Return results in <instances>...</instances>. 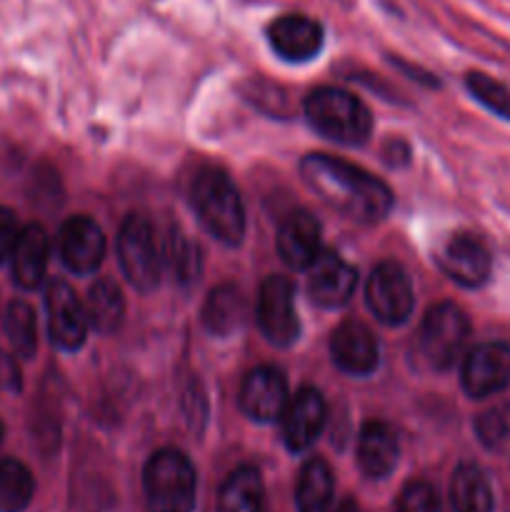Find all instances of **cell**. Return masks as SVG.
Listing matches in <instances>:
<instances>
[{"label": "cell", "mask_w": 510, "mask_h": 512, "mask_svg": "<svg viewBox=\"0 0 510 512\" xmlns=\"http://www.w3.org/2000/svg\"><path fill=\"white\" fill-rule=\"evenodd\" d=\"M120 270L133 288L150 293L158 288L163 275V250L155 230L143 215H128L118 235Z\"/></svg>", "instance_id": "8992f818"}, {"label": "cell", "mask_w": 510, "mask_h": 512, "mask_svg": "<svg viewBox=\"0 0 510 512\" xmlns=\"http://www.w3.org/2000/svg\"><path fill=\"white\" fill-rule=\"evenodd\" d=\"M148 512H193L198 495L195 468L180 450L163 448L143 470Z\"/></svg>", "instance_id": "277c9868"}, {"label": "cell", "mask_w": 510, "mask_h": 512, "mask_svg": "<svg viewBox=\"0 0 510 512\" xmlns=\"http://www.w3.org/2000/svg\"><path fill=\"white\" fill-rule=\"evenodd\" d=\"M190 203L203 228L225 245H240L245 235V208L233 180L218 168H203L190 185Z\"/></svg>", "instance_id": "7a4b0ae2"}, {"label": "cell", "mask_w": 510, "mask_h": 512, "mask_svg": "<svg viewBox=\"0 0 510 512\" xmlns=\"http://www.w3.org/2000/svg\"><path fill=\"white\" fill-rule=\"evenodd\" d=\"M450 503L455 512H493V488L480 465L460 463L455 468L450 480Z\"/></svg>", "instance_id": "44dd1931"}, {"label": "cell", "mask_w": 510, "mask_h": 512, "mask_svg": "<svg viewBox=\"0 0 510 512\" xmlns=\"http://www.w3.org/2000/svg\"><path fill=\"white\" fill-rule=\"evenodd\" d=\"M160 250H163V268L168 265L180 283H190V280L198 278V270H200L198 245L190 243L180 230H170L165 243L160 245Z\"/></svg>", "instance_id": "83f0119b"}, {"label": "cell", "mask_w": 510, "mask_h": 512, "mask_svg": "<svg viewBox=\"0 0 510 512\" xmlns=\"http://www.w3.org/2000/svg\"><path fill=\"white\" fill-rule=\"evenodd\" d=\"M3 433H5V430H3V423H0V443H3Z\"/></svg>", "instance_id": "e575fe53"}, {"label": "cell", "mask_w": 510, "mask_h": 512, "mask_svg": "<svg viewBox=\"0 0 510 512\" xmlns=\"http://www.w3.org/2000/svg\"><path fill=\"white\" fill-rule=\"evenodd\" d=\"M85 313L90 328L98 330L100 335L118 333L125 320V298L118 285L108 278L95 280L85 298Z\"/></svg>", "instance_id": "603a6c76"}, {"label": "cell", "mask_w": 510, "mask_h": 512, "mask_svg": "<svg viewBox=\"0 0 510 512\" xmlns=\"http://www.w3.org/2000/svg\"><path fill=\"white\" fill-rule=\"evenodd\" d=\"M400 458V443L395 430L383 420L363 425L358 438V465L368 478H388Z\"/></svg>", "instance_id": "d6986e66"}, {"label": "cell", "mask_w": 510, "mask_h": 512, "mask_svg": "<svg viewBox=\"0 0 510 512\" xmlns=\"http://www.w3.org/2000/svg\"><path fill=\"white\" fill-rule=\"evenodd\" d=\"M465 85H468L470 95H473L483 108H488L490 113H495L498 118L510 120V90L505 88L503 83L493 80L490 75L473 70V73L465 75Z\"/></svg>", "instance_id": "f1b7e54d"}, {"label": "cell", "mask_w": 510, "mask_h": 512, "mask_svg": "<svg viewBox=\"0 0 510 512\" xmlns=\"http://www.w3.org/2000/svg\"><path fill=\"white\" fill-rule=\"evenodd\" d=\"M245 320V300L235 285H218L210 290L208 300L203 308V323L213 335L235 333Z\"/></svg>", "instance_id": "d4e9b609"}, {"label": "cell", "mask_w": 510, "mask_h": 512, "mask_svg": "<svg viewBox=\"0 0 510 512\" xmlns=\"http://www.w3.org/2000/svg\"><path fill=\"white\" fill-rule=\"evenodd\" d=\"M323 225L308 210H295L280 223L278 253L293 270H308L323 253Z\"/></svg>", "instance_id": "ac0fdd59"}, {"label": "cell", "mask_w": 510, "mask_h": 512, "mask_svg": "<svg viewBox=\"0 0 510 512\" xmlns=\"http://www.w3.org/2000/svg\"><path fill=\"white\" fill-rule=\"evenodd\" d=\"M220 512H265V488L258 468L243 465L233 470L218 495Z\"/></svg>", "instance_id": "7402d4cb"}, {"label": "cell", "mask_w": 510, "mask_h": 512, "mask_svg": "<svg viewBox=\"0 0 510 512\" xmlns=\"http://www.w3.org/2000/svg\"><path fill=\"white\" fill-rule=\"evenodd\" d=\"M335 512H360V508H358V503H355L353 498H345L343 503L338 505V510Z\"/></svg>", "instance_id": "836d02e7"}, {"label": "cell", "mask_w": 510, "mask_h": 512, "mask_svg": "<svg viewBox=\"0 0 510 512\" xmlns=\"http://www.w3.org/2000/svg\"><path fill=\"white\" fill-rule=\"evenodd\" d=\"M438 265L453 283L463 288H480L488 283L493 258L490 250L478 235L458 233L440 248Z\"/></svg>", "instance_id": "4fadbf2b"}, {"label": "cell", "mask_w": 510, "mask_h": 512, "mask_svg": "<svg viewBox=\"0 0 510 512\" xmlns=\"http://www.w3.org/2000/svg\"><path fill=\"white\" fill-rule=\"evenodd\" d=\"M258 325L265 340L275 348H290L300 335L298 310H295L293 283L283 275H268L258 290Z\"/></svg>", "instance_id": "52a82bcc"}, {"label": "cell", "mask_w": 510, "mask_h": 512, "mask_svg": "<svg viewBox=\"0 0 510 512\" xmlns=\"http://www.w3.org/2000/svg\"><path fill=\"white\" fill-rule=\"evenodd\" d=\"M333 473L323 458H313L300 468L295 485L298 512H330L333 503Z\"/></svg>", "instance_id": "cb8c5ba5"}, {"label": "cell", "mask_w": 510, "mask_h": 512, "mask_svg": "<svg viewBox=\"0 0 510 512\" xmlns=\"http://www.w3.org/2000/svg\"><path fill=\"white\" fill-rule=\"evenodd\" d=\"M330 358L345 375L365 378L380 365V345L368 325L360 320H343L330 338Z\"/></svg>", "instance_id": "5bb4252c"}, {"label": "cell", "mask_w": 510, "mask_h": 512, "mask_svg": "<svg viewBox=\"0 0 510 512\" xmlns=\"http://www.w3.org/2000/svg\"><path fill=\"white\" fill-rule=\"evenodd\" d=\"M35 493V480L20 460H0V512H23Z\"/></svg>", "instance_id": "484cf974"}, {"label": "cell", "mask_w": 510, "mask_h": 512, "mask_svg": "<svg viewBox=\"0 0 510 512\" xmlns=\"http://www.w3.org/2000/svg\"><path fill=\"white\" fill-rule=\"evenodd\" d=\"M20 388H23V375H20L18 360L8 353H0V390L20 393Z\"/></svg>", "instance_id": "d6a6232c"}, {"label": "cell", "mask_w": 510, "mask_h": 512, "mask_svg": "<svg viewBox=\"0 0 510 512\" xmlns=\"http://www.w3.org/2000/svg\"><path fill=\"white\" fill-rule=\"evenodd\" d=\"M305 118L323 138L340 145H363L373 130V115L358 95L320 85L305 98Z\"/></svg>", "instance_id": "3957f363"}, {"label": "cell", "mask_w": 510, "mask_h": 512, "mask_svg": "<svg viewBox=\"0 0 510 512\" xmlns=\"http://www.w3.org/2000/svg\"><path fill=\"white\" fill-rule=\"evenodd\" d=\"M463 390L475 400L490 398L503 393L510 385V345L508 343H483L475 345L463 360L460 370Z\"/></svg>", "instance_id": "30bf717a"}, {"label": "cell", "mask_w": 510, "mask_h": 512, "mask_svg": "<svg viewBox=\"0 0 510 512\" xmlns=\"http://www.w3.org/2000/svg\"><path fill=\"white\" fill-rule=\"evenodd\" d=\"M268 43L288 63H308L323 48V25L303 13H285L268 25Z\"/></svg>", "instance_id": "2e32d148"}, {"label": "cell", "mask_w": 510, "mask_h": 512, "mask_svg": "<svg viewBox=\"0 0 510 512\" xmlns=\"http://www.w3.org/2000/svg\"><path fill=\"white\" fill-rule=\"evenodd\" d=\"M395 512H445L443 503H440L438 490L430 483H408L400 493L398 505H395Z\"/></svg>", "instance_id": "4dcf8cb0"}, {"label": "cell", "mask_w": 510, "mask_h": 512, "mask_svg": "<svg viewBox=\"0 0 510 512\" xmlns=\"http://www.w3.org/2000/svg\"><path fill=\"white\" fill-rule=\"evenodd\" d=\"M105 250V235L95 220L85 218V215H75V218L65 220L58 235V253L65 268L75 275H90L103 265Z\"/></svg>", "instance_id": "8fae6325"}, {"label": "cell", "mask_w": 510, "mask_h": 512, "mask_svg": "<svg viewBox=\"0 0 510 512\" xmlns=\"http://www.w3.org/2000/svg\"><path fill=\"white\" fill-rule=\"evenodd\" d=\"M288 400V380H285L283 370L273 368V365H260V368L250 370L240 385V410L258 423L278 420Z\"/></svg>", "instance_id": "7c38bea8"}, {"label": "cell", "mask_w": 510, "mask_h": 512, "mask_svg": "<svg viewBox=\"0 0 510 512\" xmlns=\"http://www.w3.org/2000/svg\"><path fill=\"white\" fill-rule=\"evenodd\" d=\"M325 418H328V408H325V398L320 395V390L310 388V385L300 388L280 415L283 440L290 453L308 450L323 433Z\"/></svg>", "instance_id": "9a60e30c"}, {"label": "cell", "mask_w": 510, "mask_h": 512, "mask_svg": "<svg viewBox=\"0 0 510 512\" xmlns=\"http://www.w3.org/2000/svg\"><path fill=\"white\" fill-rule=\"evenodd\" d=\"M470 338V320L455 303H438L420 323L415 353L430 370H450Z\"/></svg>", "instance_id": "5b68a950"}, {"label": "cell", "mask_w": 510, "mask_h": 512, "mask_svg": "<svg viewBox=\"0 0 510 512\" xmlns=\"http://www.w3.org/2000/svg\"><path fill=\"white\" fill-rule=\"evenodd\" d=\"M308 295L320 308H340L350 300L355 285H358V270L345 263L338 253L325 250L310 265Z\"/></svg>", "instance_id": "e0dca14e"}, {"label": "cell", "mask_w": 510, "mask_h": 512, "mask_svg": "<svg viewBox=\"0 0 510 512\" xmlns=\"http://www.w3.org/2000/svg\"><path fill=\"white\" fill-rule=\"evenodd\" d=\"M5 333H8L10 345L20 358H33L38 350V325H35V313L23 300H13L5 313Z\"/></svg>", "instance_id": "4316f807"}, {"label": "cell", "mask_w": 510, "mask_h": 512, "mask_svg": "<svg viewBox=\"0 0 510 512\" xmlns=\"http://www.w3.org/2000/svg\"><path fill=\"white\" fill-rule=\"evenodd\" d=\"M18 233L20 228L15 215L8 208H0V263L5 258H10V253L15 248V240H18Z\"/></svg>", "instance_id": "1f68e13d"}, {"label": "cell", "mask_w": 510, "mask_h": 512, "mask_svg": "<svg viewBox=\"0 0 510 512\" xmlns=\"http://www.w3.org/2000/svg\"><path fill=\"white\" fill-rule=\"evenodd\" d=\"M300 178L330 210L355 223H378L393 208V193L383 180L333 155H305L300 160Z\"/></svg>", "instance_id": "6da1fadb"}, {"label": "cell", "mask_w": 510, "mask_h": 512, "mask_svg": "<svg viewBox=\"0 0 510 512\" xmlns=\"http://www.w3.org/2000/svg\"><path fill=\"white\" fill-rule=\"evenodd\" d=\"M45 310H48V333L53 345L60 350H78L83 348L85 338H88V313H85V303L75 295L63 280H53L45 293Z\"/></svg>", "instance_id": "9c48e42d"}, {"label": "cell", "mask_w": 510, "mask_h": 512, "mask_svg": "<svg viewBox=\"0 0 510 512\" xmlns=\"http://www.w3.org/2000/svg\"><path fill=\"white\" fill-rule=\"evenodd\" d=\"M48 235L40 225H25L18 233L15 248L10 253V265H13V280L18 288L35 290L45 278L48 270Z\"/></svg>", "instance_id": "ffe728a7"}, {"label": "cell", "mask_w": 510, "mask_h": 512, "mask_svg": "<svg viewBox=\"0 0 510 512\" xmlns=\"http://www.w3.org/2000/svg\"><path fill=\"white\" fill-rule=\"evenodd\" d=\"M475 433H478L480 443L490 450H503L510 445V405H498L485 413L478 415L475 420Z\"/></svg>", "instance_id": "f546056e"}, {"label": "cell", "mask_w": 510, "mask_h": 512, "mask_svg": "<svg viewBox=\"0 0 510 512\" xmlns=\"http://www.w3.org/2000/svg\"><path fill=\"white\" fill-rule=\"evenodd\" d=\"M365 303L383 325H403L413 315L415 295L403 265L383 260L373 268L365 288Z\"/></svg>", "instance_id": "ba28073f"}]
</instances>
